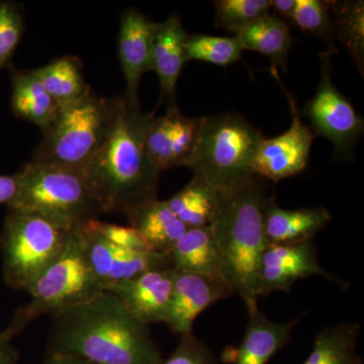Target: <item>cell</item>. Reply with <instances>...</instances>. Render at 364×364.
Returning a JSON list of instances; mask_svg holds the SVG:
<instances>
[{
    "instance_id": "obj_1",
    "label": "cell",
    "mask_w": 364,
    "mask_h": 364,
    "mask_svg": "<svg viewBox=\"0 0 364 364\" xmlns=\"http://www.w3.org/2000/svg\"><path fill=\"white\" fill-rule=\"evenodd\" d=\"M47 354L95 364H159L161 350L149 326L132 316L111 291L54 316Z\"/></svg>"
},
{
    "instance_id": "obj_2",
    "label": "cell",
    "mask_w": 364,
    "mask_h": 364,
    "mask_svg": "<svg viewBox=\"0 0 364 364\" xmlns=\"http://www.w3.org/2000/svg\"><path fill=\"white\" fill-rule=\"evenodd\" d=\"M154 112L145 114L127 97H116L107 135L83 171L104 213L126 215L157 198L161 172L146 150V132Z\"/></svg>"
},
{
    "instance_id": "obj_3",
    "label": "cell",
    "mask_w": 364,
    "mask_h": 364,
    "mask_svg": "<svg viewBox=\"0 0 364 364\" xmlns=\"http://www.w3.org/2000/svg\"><path fill=\"white\" fill-rule=\"evenodd\" d=\"M267 191L252 176L218 191L210 227L221 254L225 275L246 309L258 305L261 259L268 246L264 230Z\"/></svg>"
},
{
    "instance_id": "obj_4",
    "label": "cell",
    "mask_w": 364,
    "mask_h": 364,
    "mask_svg": "<svg viewBox=\"0 0 364 364\" xmlns=\"http://www.w3.org/2000/svg\"><path fill=\"white\" fill-rule=\"evenodd\" d=\"M16 174L18 193L9 210L71 230L104 214L83 172L31 161Z\"/></svg>"
},
{
    "instance_id": "obj_5",
    "label": "cell",
    "mask_w": 364,
    "mask_h": 364,
    "mask_svg": "<svg viewBox=\"0 0 364 364\" xmlns=\"http://www.w3.org/2000/svg\"><path fill=\"white\" fill-rule=\"evenodd\" d=\"M116 107V98L91 91L60 107L56 119L35 151L32 161L83 172L104 142Z\"/></svg>"
},
{
    "instance_id": "obj_6",
    "label": "cell",
    "mask_w": 364,
    "mask_h": 364,
    "mask_svg": "<svg viewBox=\"0 0 364 364\" xmlns=\"http://www.w3.org/2000/svg\"><path fill=\"white\" fill-rule=\"evenodd\" d=\"M263 136L234 112L203 117L188 168L215 191L255 176L253 159Z\"/></svg>"
},
{
    "instance_id": "obj_7",
    "label": "cell",
    "mask_w": 364,
    "mask_h": 364,
    "mask_svg": "<svg viewBox=\"0 0 364 364\" xmlns=\"http://www.w3.org/2000/svg\"><path fill=\"white\" fill-rule=\"evenodd\" d=\"M31 299L14 314L7 327L14 337L42 316L54 317L104 293L86 260L78 228L65 250L28 289Z\"/></svg>"
},
{
    "instance_id": "obj_8",
    "label": "cell",
    "mask_w": 364,
    "mask_h": 364,
    "mask_svg": "<svg viewBox=\"0 0 364 364\" xmlns=\"http://www.w3.org/2000/svg\"><path fill=\"white\" fill-rule=\"evenodd\" d=\"M74 230L9 208L0 234L7 286L28 291L65 250Z\"/></svg>"
},
{
    "instance_id": "obj_9",
    "label": "cell",
    "mask_w": 364,
    "mask_h": 364,
    "mask_svg": "<svg viewBox=\"0 0 364 364\" xmlns=\"http://www.w3.org/2000/svg\"><path fill=\"white\" fill-rule=\"evenodd\" d=\"M92 221L79 226L78 233L91 272L105 291L150 270L172 267L166 254L135 250L112 243L95 229Z\"/></svg>"
},
{
    "instance_id": "obj_10",
    "label": "cell",
    "mask_w": 364,
    "mask_h": 364,
    "mask_svg": "<svg viewBox=\"0 0 364 364\" xmlns=\"http://www.w3.org/2000/svg\"><path fill=\"white\" fill-rule=\"evenodd\" d=\"M322 61L318 90L304 112L312 123L314 135L325 136L335 149L344 153L363 134V119L333 83L331 55L326 52Z\"/></svg>"
},
{
    "instance_id": "obj_11",
    "label": "cell",
    "mask_w": 364,
    "mask_h": 364,
    "mask_svg": "<svg viewBox=\"0 0 364 364\" xmlns=\"http://www.w3.org/2000/svg\"><path fill=\"white\" fill-rule=\"evenodd\" d=\"M277 72V69L272 68V75L279 82ZM282 90L291 107V128L274 138L261 139L252 165L255 176L273 182L298 176L306 169L315 138L312 129L301 123L294 98L284 87Z\"/></svg>"
},
{
    "instance_id": "obj_12",
    "label": "cell",
    "mask_w": 364,
    "mask_h": 364,
    "mask_svg": "<svg viewBox=\"0 0 364 364\" xmlns=\"http://www.w3.org/2000/svg\"><path fill=\"white\" fill-rule=\"evenodd\" d=\"M203 117L184 116L176 105L164 116L151 119L146 132V150L156 169L188 167L202 130Z\"/></svg>"
},
{
    "instance_id": "obj_13",
    "label": "cell",
    "mask_w": 364,
    "mask_h": 364,
    "mask_svg": "<svg viewBox=\"0 0 364 364\" xmlns=\"http://www.w3.org/2000/svg\"><path fill=\"white\" fill-rule=\"evenodd\" d=\"M313 275H321L337 284L341 282L321 267L313 240L298 244H268L261 259L259 298L273 291L289 293L294 282Z\"/></svg>"
},
{
    "instance_id": "obj_14",
    "label": "cell",
    "mask_w": 364,
    "mask_h": 364,
    "mask_svg": "<svg viewBox=\"0 0 364 364\" xmlns=\"http://www.w3.org/2000/svg\"><path fill=\"white\" fill-rule=\"evenodd\" d=\"M234 294L225 280L176 270L165 324L179 336L193 332V323L203 311Z\"/></svg>"
},
{
    "instance_id": "obj_15",
    "label": "cell",
    "mask_w": 364,
    "mask_h": 364,
    "mask_svg": "<svg viewBox=\"0 0 364 364\" xmlns=\"http://www.w3.org/2000/svg\"><path fill=\"white\" fill-rule=\"evenodd\" d=\"M157 23L139 9L122 14L119 35V55L127 83L124 97L135 107L139 105V87L146 72L153 71V47Z\"/></svg>"
},
{
    "instance_id": "obj_16",
    "label": "cell",
    "mask_w": 364,
    "mask_h": 364,
    "mask_svg": "<svg viewBox=\"0 0 364 364\" xmlns=\"http://www.w3.org/2000/svg\"><path fill=\"white\" fill-rule=\"evenodd\" d=\"M173 267L150 270L109 291L117 296L132 316L149 326L165 323L173 287Z\"/></svg>"
},
{
    "instance_id": "obj_17",
    "label": "cell",
    "mask_w": 364,
    "mask_h": 364,
    "mask_svg": "<svg viewBox=\"0 0 364 364\" xmlns=\"http://www.w3.org/2000/svg\"><path fill=\"white\" fill-rule=\"evenodd\" d=\"M332 221L327 208H301L284 210L274 195L267 196L264 205V230L268 244H298L313 240Z\"/></svg>"
},
{
    "instance_id": "obj_18",
    "label": "cell",
    "mask_w": 364,
    "mask_h": 364,
    "mask_svg": "<svg viewBox=\"0 0 364 364\" xmlns=\"http://www.w3.org/2000/svg\"><path fill=\"white\" fill-rule=\"evenodd\" d=\"M248 322L244 338L235 353L234 364H267L291 338L299 318L277 323L261 312L258 305L247 309Z\"/></svg>"
},
{
    "instance_id": "obj_19",
    "label": "cell",
    "mask_w": 364,
    "mask_h": 364,
    "mask_svg": "<svg viewBox=\"0 0 364 364\" xmlns=\"http://www.w3.org/2000/svg\"><path fill=\"white\" fill-rule=\"evenodd\" d=\"M188 33L177 14L157 23L153 47V71L159 79L163 97L169 100L170 107L176 105L177 82L186 64V44Z\"/></svg>"
},
{
    "instance_id": "obj_20",
    "label": "cell",
    "mask_w": 364,
    "mask_h": 364,
    "mask_svg": "<svg viewBox=\"0 0 364 364\" xmlns=\"http://www.w3.org/2000/svg\"><path fill=\"white\" fill-rule=\"evenodd\" d=\"M169 256L172 267L177 272L193 273L228 282L219 246L210 226L186 230Z\"/></svg>"
},
{
    "instance_id": "obj_21",
    "label": "cell",
    "mask_w": 364,
    "mask_h": 364,
    "mask_svg": "<svg viewBox=\"0 0 364 364\" xmlns=\"http://www.w3.org/2000/svg\"><path fill=\"white\" fill-rule=\"evenodd\" d=\"M124 217L152 252L169 255L188 228L170 210L166 200L157 198L142 203Z\"/></svg>"
},
{
    "instance_id": "obj_22",
    "label": "cell",
    "mask_w": 364,
    "mask_h": 364,
    "mask_svg": "<svg viewBox=\"0 0 364 364\" xmlns=\"http://www.w3.org/2000/svg\"><path fill=\"white\" fill-rule=\"evenodd\" d=\"M60 107L33 69L13 71L11 109L16 117L35 124L44 132L56 119Z\"/></svg>"
},
{
    "instance_id": "obj_23",
    "label": "cell",
    "mask_w": 364,
    "mask_h": 364,
    "mask_svg": "<svg viewBox=\"0 0 364 364\" xmlns=\"http://www.w3.org/2000/svg\"><path fill=\"white\" fill-rule=\"evenodd\" d=\"M235 36L243 51L250 50L265 55L272 60L273 67L287 70L293 38L286 21L277 14H268Z\"/></svg>"
},
{
    "instance_id": "obj_24",
    "label": "cell",
    "mask_w": 364,
    "mask_h": 364,
    "mask_svg": "<svg viewBox=\"0 0 364 364\" xmlns=\"http://www.w3.org/2000/svg\"><path fill=\"white\" fill-rule=\"evenodd\" d=\"M33 71L60 107L73 104L92 91L77 57H61Z\"/></svg>"
},
{
    "instance_id": "obj_25",
    "label": "cell",
    "mask_w": 364,
    "mask_h": 364,
    "mask_svg": "<svg viewBox=\"0 0 364 364\" xmlns=\"http://www.w3.org/2000/svg\"><path fill=\"white\" fill-rule=\"evenodd\" d=\"M360 331L359 323L325 328L315 337L313 350L303 364H363L356 351Z\"/></svg>"
},
{
    "instance_id": "obj_26",
    "label": "cell",
    "mask_w": 364,
    "mask_h": 364,
    "mask_svg": "<svg viewBox=\"0 0 364 364\" xmlns=\"http://www.w3.org/2000/svg\"><path fill=\"white\" fill-rule=\"evenodd\" d=\"M179 221L188 229L210 226L218 205V191L193 176L181 191L166 200Z\"/></svg>"
},
{
    "instance_id": "obj_27",
    "label": "cell",
    "mask_w": 364,
    "mask_h": 364,
    "mask_svg": "<svg viewBox=\"0 0 364 364\" xmlns=\"http://www.w3.org/2000/svg\"><path fill=\"white\" fill-rule=\"evenodd\" d=\"M335 37L349 52L359 72L364 68L363 1H330Z\"/></svg>"
},
{
    "instance_id": "obj_28",
    "label": "cell",
    "mask_w": 364,
    "mask_h": 364,
    "mask_svg": "<svg viewBox=\"0 0 364 364\" xmlns=\"http://www.w3.org/2000/svg\"><path fill=\"white\" fill-rule=\"evenodd\" d=\"M186 59L188 61H200L218 66H228L242 58L240 43L234 37L217 36L188 35L184 44Z\"/></svg>"
},
{
    "instance_id": "obj_29",
    "label": "cell",
    "mask_w": 364,
    "mask_h": 364,
    "mask_svg": "<svg viewBox=\"0 0 364 364\" xmlns=\"http://www.w3.org/2000/svg\"><path fill=\"white\" fill-rule=\"evenodd\" d=\"M215 7V26L237 35L267 16L272 9V0H217Z\"/></svg>"
},
{
    "instance_id": "obj_30",
    "label": "cell",
    "mask_w": 364,
    "mask_h": 364,
    "mask_svg": "<svg viewBox=\"0 0 364 364\" xmlns=\"http://www.w3.org/2000/svg\"><path fill=\"white\" fill-rule=\"evenodd\" d=\"M291 21L304 32L324 40L329 47L328 54L337 52L334 46L335 33L330 1L296 0V11Z\"/></svg>"
},
{
    "instance_id": "obj_31",
    "label": "cell",
    "mask_w": 364,
    "mask_h": 364,
    "mask_svg": "<svg viewBox=\"0 0 364 364\" xmlns=\"http://www.w3.org/2000/svg\"><path fill=\"white\" fill-rule=\"evenodd\" d=\"M25 31L23 11L14 2L0 1V70L7 66Z\"/></svg>"
},
{
    "instance_id": "obj_32",
    "label": "cell",
    "mask_w": 364,
    "mask_h": 364,
    "mask_svg": "<svg viewBox=\"0 0 364 364\" xmlns=\"http://www.w3.org/2000/svg\"><path fill=\"white\" fill-rule=\"evenodd\" d=\"M159 364H218L213 351L193 332L181 335L176 350Z\"/></svg>"
},
{
    "instance_id": "obj_33",
    "label": "cell",
    "mask_w": 364,
    "mask_h": 364,
    "mask_svg": "<svg viewBox=\"0 0 364 364\" xmlns=\"http://www.w3.org/2000/svg\"><path fill=\"white\" fill-rule=\"evenodd\" d=\"M92 223L95 229L102 236L117 245L135 249V250L151 251L143 239L141 238L140 235L130 226H117V225L109 224V223L100 222L97 219L93 220Z\"/></svg>"
},
{
    "instance_id": "obj_34",
    "label": "cell",
    "mask_w": 364,
    "mask_h": 364,
    "mask_svg": "<svg viewBox=\"0 0 364 364\" xmlns=\"http://www.w3.org/2000/svg\"><path fill=\"white\" fill-rule=\"evenodd\" d=\"M13 333L9 329L0 331V364H18L20 353L14 346Z\"/></svg>"
},
{
    "instance_id": "obj_35",
    "label": "cell",
    "mask_w": 364,
    "mask_h": 364,
    "mask_svg": "<svg viewBox=\"0 0 364 364\" xmlns=\"http://www.w3.org/2000/svg\"><path fill=\"white\" fill-rule=\"evenodd\" d=\"M18 181L16 174L2 176L0 174V203L11 205L18 193Z\"/></svg>"
},
{
    "instance_id": "obj_36",
    "label": "cell",
    "mask_w": 364,
    "mask_h": 364,
    "mask_svg": "<svg viewBox=\"0 0 364 364\" xmlns=\"http://www.w3.org/2000/svg\"><path fill=\"white\" fill-rule=\"evenodd\" d=\"M43 364H95L85 358L65 354H47Z\"/></svg>"
},
{
    "instance_id": "obj_37",
    "label": "cell",
    "mask_w": 364,
    "mask_h": 364,
    "mask_svg": "<svg viewBox=\"0 0 364 364\" xmlns=\"http://www.w3.org/2000/svg\"><path fill=\"white\" fill-rule=\"evenodd\" d=\"M272 7L284 18L291 20L296 7V0H272Z\"/></svg>"
}]
</instances>
